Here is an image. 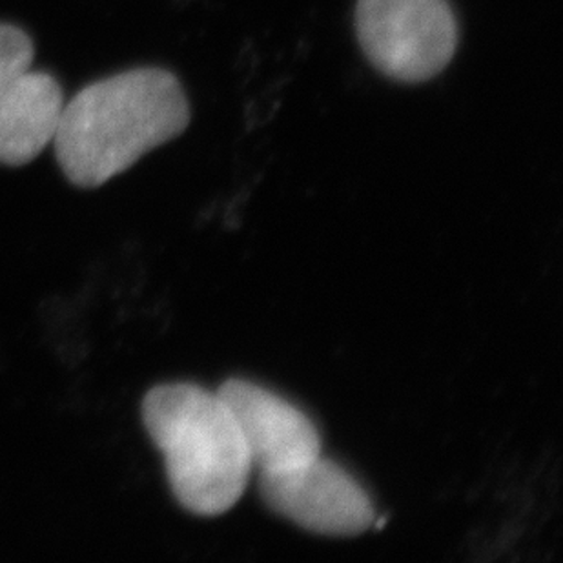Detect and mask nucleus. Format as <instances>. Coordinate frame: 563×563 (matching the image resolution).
Segmentation results:
<instances>
[{
    "mask_svg": "<svg viewBox=\"0 0 563 563\" xmlns=\"http://www.w3.org/2000/svg\"><path fill=\"white\" fill-rule=\"evenodd\" d=\"M32 38L19 27L0 24V79L32 68Z\"/></svg>",
    "mask_w": 563,
    "mask_h": 563,
    "instance_id": "obj_7",
    "label": "nucleus"
},
{
    "mask_svg": "<svg viewBox=\"0 0 563 563\" xmlns=\"http://www.w3.org/2000/svg\"><path fill=\"white\" fill-rule=\"evenodd\" d=\"M143 421L165 456L168 484L181 507L219 516L240 501L254 468L218 390L187 382L157 385L144 396Z\"/></svg>",
    "mask_w": 563,
    "mask_h": 563,
    "instance_id": "obj_2",
    "label": "nucleus"
},
{
    "mask_svg": "<svg viewBox=\"0 0 563 563\" xmlns=\"http://www.w3.org/2000/svg\"><path fill=\"white\" fill-rule=\"evenodd\" d=\"M63 108V90L52 75L30 68L0 79V165L35 159L54 141Z\"/></svg>",
    "mask_w": 563,
    "mask_h": 563,
    "instance_id": "obj_6",
    "label": "nucleus"
},
{
    "mask_svg": "<svg viewBox=\"0 0 563 563\" xmlns=\"http://www.w3.org/2000/svg\"><path fill=\"white\" fill-rule=\"evenodd\" d=\"M218 394L234 416L257 473L292 467L321 454L318 427L282 396L246 379H229Z\"/></svg>",
    "mask_w": 563,
    "mask_h": 563,
    "instance_id": "obj_5",
    "label": "nucleus"
},
{
    "mask_svg": "<svg viewBox=\"0 0 563 563\" xmlns=\"http://www.w3.org/2000/svg\"><path fill=\"white\" fill-rule=\"evenodd\" d=\"M257 476L263 501L305 531L357 537L374 527L377 515L367 490L349 471L321 454Z\"/></svg>",
    "mask_w": 563,
    "mask_h": 563,
    "instance_id": "obj_4",
    "label": "nucleus"
},
{
    "mask_svg": "<svg viewBox=\"0 0 563 563\" xmlns=\"http://www.w3.org/2000/svg\"><path fill=\"white\" fill-rule=\"evenodd\" d=\"M356 26L368 59L405 82L431 79L456 52V19L446 0H360Z\"/></svg>",
    "mask_w": 563,
    "mask_h": 563,
    "instance_id": "obj_3",
    "label": "nucleus"
},
{
    "mask_svg": "<svg viewBox=\"0 0 563 563\" xmlns=\"http://www.w3.org/2000/svg\"><path fill=\"white\" fill-rule=\"evenodd\" d=\"M188 121L187 96L174 75L132 69L64 102L52 143L64 176L75 187L97 188L181 135Z\"/></svg>",
    "mask_w": 563,
    "mask_h": 563,
    "instance_id": "obj_1",
    "label": "nucleus"
}]
</instances>
